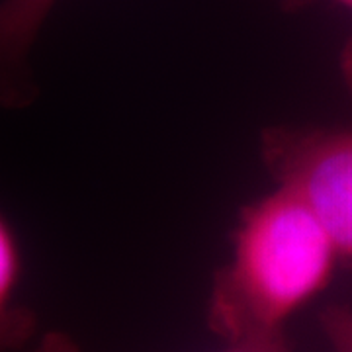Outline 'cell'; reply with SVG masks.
Listing matches in <instances>:
<instances>
[{"mask_svg": "<svg viewBox=\"0 0 352 352\" xmlns=\"http://www.w3.org/2000/svg\"><path fill=\"white\" fill-rule=\"evenodd\" d=\"M339 263L309 206L276 186L241 210L231 254L212 280L206 323L226 344L286 335V323L327 288Z\"/></svg>", "mask_w": 352, "mask_h": 352, "instance_id": "1", "label": "cell"}, {"mask_svg": "<svg viewBox=\"0 0 352 352\" xmlns=\"http://www.w3.org/2000/svg\"><path fill=\"white\" fill-rule=\"evenodd\" d=\"M261 157L278 186L317 215L340 261L352 264V127H270Z\"/></svg>", "mask_w": 352, "mask_h": 352, "instance_id": "2", "label": "cell"}, {"mask_svg": "<svg viewBox=\"0 0 352 352\" xmlns=\"http://www.w3.org/2000/svg\"><path fill=\"white\" fill-rule=\"evenodd\" d=\"M59 0H0V94L24 100L25 59Z\"/></svg>", "mask_w": 352, "mask_h": 352, "instance_id": "3", "label": "cell"}, {"mask_svg": "<svg viewBox=\"0 0 352 352\" xmlns=\"http://www.w3.org/2000/svg\"><path fill=\"white\" fill-rule=\"evenodd\" d=\"M24 272L20 237L0 212V352L20 351L38 333V317L22 302Z\"/></svg>", "mask_w": 352, "mask_h": 352, "instance_id": "4", "label": "cell"}, {"mask_svg": "<svg viewBox=\"0 0 352 352\" xmlns=\"http://www.w3.org/2000/svg\"><path fill=\"white\" fill-rule=\"evenodd\" d=\"M28 352H80L76 340L63 331H47ZM217 352H292L286 335L268 337V339L231 342Z\"/></svg>", "mask_w": 352, "mask_h": 352, "instance_id": "5", "label": "cell"}, {"mask_svg": "<svg viewBox=\"0 0 352 352\" xmlns=\"http://www.w3.org/2000/svg\"><path fill=\"white\" fill-rule=\"evenodd\" d=\"M319 325L333 352H352V307L329 305L319 315Z\"/></svg>", "mask_w": 352, "mask_h": 352, "instance_id": "6", "label": "cell"}, {"mask_svg": "<svg viewBox=\"0 0 352 352\" xmlns=\"http://www.w3.org/2000/svg\"><path fill=\"white\" fill-rule=\"evenodd\" d=\"M272 2H276L282 10L294 12V10H302V8H307V6H311V4L319 2V0H272ZM329 2H335V4H340V6H344V8H351L352 10V0H329Z\"/></svg>", "mask_w": 352, "mask_h": 352, "instance_id": "7", "label": "cell"}, {"mask_svg": "<svg viewBox=\"0 0 352 352\" xmlns=\"http://www.w3.org/2000/svg\"><path fill=\"white\" fill-rule=\"evenodd\" d=\"M340 71H342V76H344L346 85L352 90V36L344 43L342 53H340Z\"/></svg>", "mask_w": 352, "mask_h": 352, "instance_id": "8", "label": "cell"}]
</instances>
